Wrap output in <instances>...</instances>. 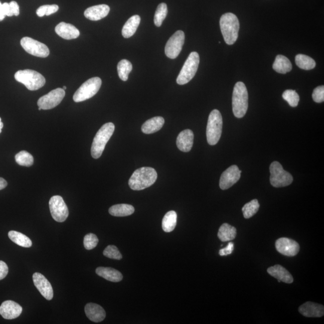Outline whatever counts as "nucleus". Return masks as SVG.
<instances>
[{"label": "nucleus", "mask_w": 324, "mask_h": 324, "mask_svg": "<svg viewBox=\"0 0 324 324\" xmlns=\"http://www.w3.org/2000/svg\"><path fill=\"white\" fill-rule=\"evenodd\" d=\"M15 160L21 166L29 167L32 166L34 163L33 155L26 151L18 152L15 155Z\"/></svg>", "instance_id": "nucleus-35"}, {"label": "nucleus", "mask_w": 324, "mask_h": 324, "mask_svg": "<svg viewBox=\"0 0 324 324\" xmlns=\"http://www.w3.org/2000/svg\"><path fill=\"white\" fill-rule=\"evenodd\" d=\"M165 120L161 117H155L146 121L143 124L141 130L143 133L151 134L157 132L164 126Z\"/></svg>", "instance_id": "nucleus-25"}, {"label": "nucleus", "mask_w": 324, "mask_h": 324, "mask_svg": "<svg viewBox=\"0 0 324 324\" xmlns=\"http://www.w3.org/2000/svg\"><path fill=\"white\" fill-rule=\"evenodd\" d=\"M185 35L182 30H179L171 37L165 47L166 56L171 59H175L179 56L185 44Z\"/></svg>", "instance_id": "nucleus-10"}, {"label": "nucleus", "mask_w": 324, "mask_h": 324, "mask_svg": "<svg viewBox=\"0 0 324 324\" xmlns=\"http://www.w3.org/2000/svg\"><path fill=\"white\" fill-rule=\"evenodd\" d=\"M268 273L271 276L276 278L279 282L292 283L293 282V277L291 273L282 267V265H276L267 269Z\"/></svg>", "instance_id": "nucleus-23"}, {"label": "nucleus", "mask_w": 324, "mask_h": 324, "mask_svg": "<svg viewBox=\"0 0 324 324\" xmlns=\"http://www.w3.org/2000/svg\"><path fill=\"white\" fill-rule=\"evenodd\" d=\"M22 311V307L17 302L11 300L3 302L0 306V314L6 319L17 318Z\"/></svg>", "instance_id": "nucleus-17"}, {"label": "nucleus", "mask_w": 324, "mask_h": 324, "mask_svg": "<svg viewBox=\"0 0 324 324\" xmlns=\"http://www.w3.org/2000/svg\"><path fill=\"white\" fill-rule=\"evenodd\" d=\"M6 15L3 11V6L1 2H0V21H2L5 19Z\"/></svg>", "instance_id": "nucleus-47"}, {"label": "nucleus", "mask_w": 324, "mask_h": 324, "mask_svg": "<svg viewBox=\"0 0 324 324\" xmlns=\"http://www.w3.org/2000/svg\"><path fill=\"white\" fill-rule=\"evenodd\" d=\"M7 186V182H6L4 179L1 178V177H0V191L6 188V186Z\"/></svg>", "instance_id": "nucleus-46"}, {"label": "nucleus", "mask_w": 324, "mask_h": 324, "mask_svg": "<svg viewBox=\"0 0 324 324\" xmlns=\"http://www.w3.org/2000/svg\"><path fill=\"white\" fill-rule=\"evenodd\" d=\"M283 99L288 103L291 107H296L298 105L299 97L295 90H287L282 94Z\"/></svg>", "instance_id": "nucleus-37"}, {"label": "nucleus", "mask_w": 324, "mask_h": 324, "mask_svg": "<svg viewBox=\"0 0 324 324\" xmlns=\"http://www.w3.org/2000/svg\"><path fill=\"white\" fill-rule=\"evenodd\" d=\"M41 109H42L41 108H39V111H41Z\"/></svg>", "instance_id": "nucleus-50"}, {"label": "nucleus", "mask_w": 324, "mask_h": 324, "mask_svg": "<svg viewBox=\"0 0 324 324\" xmlns=\"http://www.w3.org/2000/svg\"><path fill=\"white\" fill-rule=\"evenodd\" d=\"M259 207L260 205L257 200H253L244 205L242 208L244 218L245 219L251 218L258 212Z\"/></svg>", "instance_id": "nucleus-34"}, {"label": "nucleus", "mask_w": 324, "mask_h": 324, "mask_svg": "<svg viewBox=\"0 0 324 324\" xmlns=\"http://www.w3.org/2000/svg\"><path fill=\"white\" fill-rule=\"evenodd\" d=\"M223 120L221 112L218 109L211 112L207 126V142L211 145L218 143L222 132Z\"/></svg>", "instance_id": "nucleus-6"}, {"label": "nucleus", "mask_w": 324, "mask_h": 324, "mask_svg": "<svg viewBox=\"0 0 324 324\" xmlns=\"http://www.w3.org/2000/svg\"><path fill=\"white\" fill-rule=\"evenodd\" d=\"M103 255L110 259L120 260L122 255L117 247L115 246H108L103 251Z\"/></svg>", "instance_id": "nucleus-39"}, {"label": "nucleus", "mask_w": 324, "mask_h": 324, "mask_svg": "<svg viewBox=\"0 0 324 324\" xmlns=\"http://www.w3.org/2000/svg\"><path fill=\"white\" fill-rule=\"evenodd\" d=\"M98 243H99V239L96 235L93 234H87L84 238V247L87 250H92L95 248Z\"/></svg>", "instance_id": "nucleus-40"}, {"label": "nucleus", "mask_w": 324, "mask_h": 324, "mask_svg": "<svg viewBox=\"0 0 324 324\" xmlns=\"http://www.w3.org/2000/svg\"><path fill=\"white\" fill-rule=\"evenodd\" d=\"M194 134L190 129H186L180 132L177 139V147L180 151L187 152L190 151L193 146Z\"/></svg>", "instance_id": "nucleus-19"}, {"label": "nucleus", "mask_w": 324, "mask_h": 324, "mask_svg": "<svg viewBox=\"0 0 324 324\" xmlns=\"http://www.w3.org/2000/svg\"><path fill=\"white\" fill-rule=\"evenodd\" d=\"M234 243L230 242L228 244L227 247L225 248L220 250L219 255L221 256H227L231 255L234 251Z\"/></svg>", "instance_id": "nucleus-42"}, {"label": "nucleus", "mask_w": 324, "mask_h": 324, "mask_svg": "<svg viewBox=\"0 0 324 324\" xmlns=\"http://www.w3.org/2000/svg\"><path fill=\"white\" fill-rule=\"evenodd\" d=\"M65 95V91L63 88H57L40 98L38 105L44 110L53 109L62 102Z\"/></svg>", "instance_id": "nucleus-13"}, {"label": "nucleus", "mask_w": 324, "mask_h": 324, "mask_svg": "<svg viewBox=\"0 0 324 324\" xmlns=\"http://www.w3.org/2000/svg\"><path fill=\"white\" fill-rule=\"evenodd\" d=\"M273 68L277 73L286 74L291 71L292 66L288 58L282 55H278L273 63Z\"/></svg>", "instance_id": "nucleus-27"}, {"label": "nucleus", "mask_w": 324, "mask_h": 324, "mask_svg": "<svg viewBox=\"0 0 324 324\" xmlns=\"http://www.w3.org/2000/svg\"><path fill=\"white\" fill-rule=\"evenodd\" d=\"M59 7L56 5H44L39 7L36 11V14L39 17L50 16V15L56 13L59 11Z\"/></svg>", "instance_id": "nucleus-38"}, {"label": "nucleus", "mask_w": 324, "mask_h": 324, "mask_svg": "<svg viewBox=\"0 0 324 324\" xmlns=\"http://www.w3.org/2000/svg\"><path fill=\"white\" fill-rule=\"evenodd\" d=\"M270 183L274 188L286 187L291 184L293 177L291 174L287 172L279 162H272L270 167Z\"/></svg>", "instance_id": "nucleus-9"}, {"label": "nucleus", "mask_w": 324, "mask_h": 324, "mask_svg": "<svg viewBox=\"0 0 324 324\" xmlns=\"http://www.w3.org/2000/svg\"><path fill=\"white\" fill-rule=\"evenodd\" d=\"M220 27L226 44L232 45L236 42L240 30V23L236 15L232 13L223 15Z\"/></svg>", "instance_id": "nucleus-2"}, {"label": "nucleus", "mask_w": 324, "mask_h": 324, "mask_svg": "<svg viewBox=\"0 0 324 324\" xmlns=\"http://www.w3.org/2000/svg\"><path fill=\"white\" fill-rule=\"evenodd\" d=\"M21 45L27 53L32 56L46 58L50 55L47 46L29 37L21 39Z\"/></svg>", "instance_id": "nucleus-12"}, {"label": "nucleus", "mask_w": 324, "mask_h": 324, "mask_svg": "<svg viewBox=\"0 0 324 324\" xmlns=\"http://www.w3.org/2000/svg\"><path fill=\"white\" fill-rule=\"evenodd\" d=\"M50 209L52 216L55 221L63 222L69 216V210L65 201L60 196H54L50 199Z\"/></svg>", "instance_id": "nucleus-11"}, {"label": "nucleus", "mask_w": 324, "mask_h": 324, "mask_svg": "<svg viewBox=\"0 0 324 324\" xmlns=\"http://www.w3.org/2000/svg\"><path fill=\"white\" fill-rule=\"evenodd\" d=\"M9 269L5 262L0 261V280L5 279L8 274Z\"/></svg>", "instance_id": "nucleus-43"}, {"label": "nucleus", "mask_w": 324, "mask_h": 324, "mask_svg": "<svg viewBox=\"0 0 324 324\" xmlns=\"http://www.w3.org/2000/svg\"><path fill=\"white\" fill-rule=\"evenodd\" d=\"M18 82L22 83L27 89L35 91L44 86L46 79L44 76L35 70L26 69L19 70L15 75Z\"/></svg>", "instance_id": "nucleus-5"}, {"label": "nucleus", "mask_w": 324, "mask_h": 324, "mask_svg": "<svg viewBox=\"0 0 324 324\" xmlns=\"http://www.w3.org/2000/svg\"><path fill=\"white\" fill-rule=\"evenodd\" d=\"M140 22L139 15H134L127 20L122 29V35L124 38H130L136 33Z\"/></svg>", "instance_id": "nucleus-26"}, {"label": "nucleus", "mask_w": 324, "mask_h": 324, "mask_svg": "<svg viewBox=\"0 0 324 324\" xmlns=\"http://www.w3.org/2000/svg\"><path fill=\"white\" fill-rule=\"evenodd\" d=\"M55 30L58 35L66 40L75 39L80 35L79 30L74 26L64 22L58 24Z\"/></svg>", "instance_id": "nucleus-21"}, {"label": "nucleus", "mask_w": 324, "mask_h": 324, "mask_svg": "<svg viewBox=\"0 0 324 324\" xmlns=\"http://www.w3.org/2000/svg\"><path fill=\"white\" fill-rule=\"evenodd\" d=\"M134 212V207L126 204L114 205L109 209L110 215L115 217L128 216L132 215Z\"/></svg>", "instance_id": "nucleus-28"}, {"label": "nucleus", "mask_w": 324, "mask_h": 324, "mask_svg": "<svg viewBox=\"0 0 324 324\" xmlns=\"http://www.w3.org/2000/svg\"><path fill=\"white\" fill-rule=\"evenodd\" d=\"M275 246L278 252L290 257L297 255L299 251V244L288 238H280L277 240Z\"/></svg>", "instance_id": "nucleus-15"}, {"label": "nucleus", "mask_w": 324, "mask_h": 324, "mask_svg": "<svg viewBox=\"0 0 324 324\" xmlns=\"http://www.w3.org/2000/svg\"><path fill=\"white\" fill-rule=\"evenodd\" d=\"M98 276L112 282H120L123 279V275L114 268L109 267H98L96 270Z\"/></svg>", "instance_id": "nucleus-24"}, {"label": "nucleus", "mask_w": 324, "mask_h": 324, "mask_svg": "<svg viewBox=\"0 0 324 324\" xmlns=\"http://www.w3.org/2000/svg\"><path fill=\"white\" fill-rule=\"evenodd\" d=\"M248 91L245 84L238 82L232 94V111L235 117L241 118L246 115L248 109Z\"/></svg>", "instance_id": "nucleus-3"}, {"label": "nucleus", "mask_w": 324, "mask_h": 324, "mask_svg": "<svg viewBox=\"0 0 324 324\" xmlns=\"http://www.w3.org/2000/svg\"><path fill=\"white\" fill-rule=\"evenodd\" d=\"M108 5H100L88 8L84 12V16L91 21H97L105 18L109 13Z\"/></svg>", "instance_id": "nucleus-20"}, {"label": "nucleus", "mask_w": 324, "mask_h": 324, "mask_svg": "<svg viewBox=\"0 0 324 324\" xmlns=\"http://www.w3.org/2000/svg\"><path fill=\"white\" fill-rule=\"evenodd\" d=\"M312 98L314 102L322 103L324 101V86L317 87L313 90Z\"/></svg>", "instance_id": "nucleus-41"}, {"label": "nucleus", "mask_w": 324, "mask_h": 324, "mask_svg": "<svg viewBox=\"0 0 324 324\" xmlns=\"http://www.w3.org/2000/svg\"><path fill=\"white\" fill-rule=\"evenodd\" d=\"M218 235L223 242L233 240L237 236V229L228 224H224L220 227Z\"/></svg>", "instance_id": "nucleus-29"}, {"label": "nucleus", "mask_w": 324, "mask_h": 324, "mask_svg": "<svg viewBox=\"0 0 324 324\" xmlns=\"http://www.w3.org/2000/svg\"><path fill=\"white\" fill-rule=\"evenodd\" d=\"M133 67L129 60H122L117 65V71L119 77L122 81H126L129 78V75L132 70Z\"/></svg>", "instance_id": "nucleus-33"}, {"label": "nucleus", "mask_w": 324, "mask_h": 324, "mask_svg": "<svg viewBox=\"0 0 324 324\" xmlns=\"http://www.w3.org/2000/svg\"><path fill=\"white\" fill-rule=\"evenodd\" d=\"M9 5H10L12 14L15 16H18L20 15V7L18 3L16 2L13 1L9 3Z\"/></svg>", "instance_id": "nucleus-44"}, {"label": "nucleus", "mask_w": 324, "mask_h": 324, "mask_svg": "<svg viewBox=\"0 0 324 324\" xmlns=\"http://www.w3.org/2000/svg\"><path fill=\"white\" fill-rule=\"evenodd\" d=\"M63 89L64 90H66V89H67V87H66V86H64V87H63Z\"/></svg>", "instance_id": "nucleus-49"}, {"label": "nucleus", "mask_w": 324, "mask_h": 324, "mask_svg": "<svg viewBox=\"0 0 324 324\" xmlns=\"http://www.w3.org/2000/svg\"><path fill=\"white\" fill-rule=\"evenodd\" d=\"M2 6L3 9V11H4V13L6 16H8L9 17L14 16V15L13 14H12V12L11 11V9L10 7V5H9V3H3V4L2 5Z\"/></svg>", "instance_id": "nucleus-45"}, {"label": "nucleus", "mask_w": 324, "mask_h": 324, "mask_svg": "<svg viewBox=\"0 0 324 324\" xmlns=\"http://www.w3.org/2000/svg\"><path fill=\"white\" fill-rule=\"evenodd\" d=\"M8 235L9 238L18 246L27 247V248L32 246V240L26 235L21 233V232L11 231L9 232Z\"/></svg>", "instance_id": "nucleus-30"}, {"label": "nucleus", "mask_w": 324, "mask_h": 324, "mask_svg": "<svg viewBox=\"0 0 324 324\" xmlns=\"http://www.w3.org/2000/svg\"><path fill=\"white\" fill-rule=\"evenodd\" d=\"M167 14V5L165 3H162L158 6L156 11H155L154 18L155 26L157 27H160L165 18H166Z\"/></svg>", "instance_id": "nucleus-36"}, {"label": "nucleus", "mask_w": 324, "mask_h": 324, "mask_svg": "<svg viewBox=\"0 0 324 324\" xmlns=\"http://www.w3.org/2000/svg\"><path fill=\"white\" fill-rule=\"evenodd\" d=\"M85 312L88 318L94 322H102L106 317L105 310L97 304H87L85 307Z\"/></svg>", "instance_id": "nucleus-22"}, {"label": "nucleus", "mask_w": 324, "mask_h": 324, "mask_svg": "<svg viewBox=\"0 0 324 324\" xmlns=\"http://www.w3.org/2000/svg\"><path fill=\"white\" fill-rule=\"evenodd\" d=\"M157 179V173L154 168L142 167L134 171L129 180V185L133 191H141L150 187Z\"/></svg>", "instance_id": "nucleus-1"}, {"label": "nucleus", "mask_w": 324, "mask_h": 324, "mask_svg": "<svg viewBox=\"0 0 324 324\" xmlns=\"http://www.w3.org/2000/svg\"><path fill=\"white\" fill-rule=\"evenodd\" d=\"M115 130L114 124L106 123L100 128L93 139L91 146V153L94 158H99L105 149L106 143L112 136Z\"/></svg>", "instance_id": "nucleus-4"}, {"label": "nucleus", "mask_w": 324, "mask_h": 324, "mask_svg": "<svg viewBox=\"0 0 324 324\" xmlns=\"http://www.w3.org/2000/svg\"><path fill=\"white\" fill-rule=\"evenodd\" d=\"M241 171L237 165H232L222 173L219 186L222 190H227L240 179Z\"/></svg>", "instance_id": "nucleus-14"}, {"label": "nucleus", "mask_w": 324, "mask_h": 324, "mask_svg": "<svg viewBox=\"0 0 324 324\" xmlns=\"http://www.w3.org/2000/svg\"><path fill=\"white\" fill-rule=\"evenodd\" d=\"M299 312L302 315L308 317H320L323 316V305L314 302L307 301L300 305L298 308Z\"/></svg>", "instance_id": "nucleus-18"}, {"label": "nucleus", "mask_w": 324, "mask_h": 324, "mask_svg": "<svg viewBox=\"0 0 324 324\" xmlns=\"http://www.w3.org/2000/svg\"><path fill=\"white\" fill-rule=\"evenodd\" d=\"M295 63L299 68L305 70H312L316 67L315 61L304 54L296 55Z\"/></svg>", "instance_id": "nucleus-32"}, {"label": "nucleus", "mask_w": 324, "mask_h": 324, "mask_svg": "<svg viewBox=\"0 0 324 324\" xmlns=\"http://www.w3.org/2000/svg\"><path fill=\"white\" fill-rule=\"evenodd\" d=\"M102 85V80L99 77L88 79L79 87L73 95L75 102H81L95 96Z\"/></svg>", "instance_id": "nucleus-8"}, {"label": "nucleus", "mask_w": 324, "mask_h": 324, "mask_svg": "<svg viewBox=\"0 0 324 324\" xmlns=\"http://www.w3.org/2000/svg\"><path fill=\"white\" fill-rule=\"evenodd\" d=\"M200 62V58L198 53L192 52L186 60L177 78V84L182 85L190 82L197 72Z\"/></svg>", "instance_id": "nucleus-7"}, {"label": "nucleus", "mask_w": 324, "mask_h": 324, "mask_svg": "<svg viewBox=\"0 0 324 324\" xmlns=\"http://www.w3.org/2000/svg\"><path fill=\"white\" fill-rule=\"evenodd\" d=\"M3 126H4V125H3V122L2 121V118H0V133H2Z\"/></svg>", "instance_id": "nucleus-48"}, {"label": "nucleus", "mask_w": 324, "mask_h": 324, "mask_svg": "<svg viewBox=\"0 0 324 324\" xmlns=\"http://www.w3.org/2000/svg\"><path fill=\"white\" fill-rule=\"evenodd\" d=\"M177 215L174 211H170L165 215L162 221V228L166 232H172L177 225Z\"/></svg>", "instance_id": "nucleus-31"}, {"label": "nucleus", "mask_w": 324, "mask_h": 324, "mask_svg": "<svg viewBox=\"0 0 324 324\" xmlns=\"http://www.w3.org/2000/svg\"><path fill=\"white\" fill-rule=\"evenodd\" d=\"M33 280L36 288L42 295L47 300H51L53 298L54 291L53 287L47 278L41 273H35L33 274Z\"/></svg>", "instance_id": "nucleus-16"}]
</instances>
